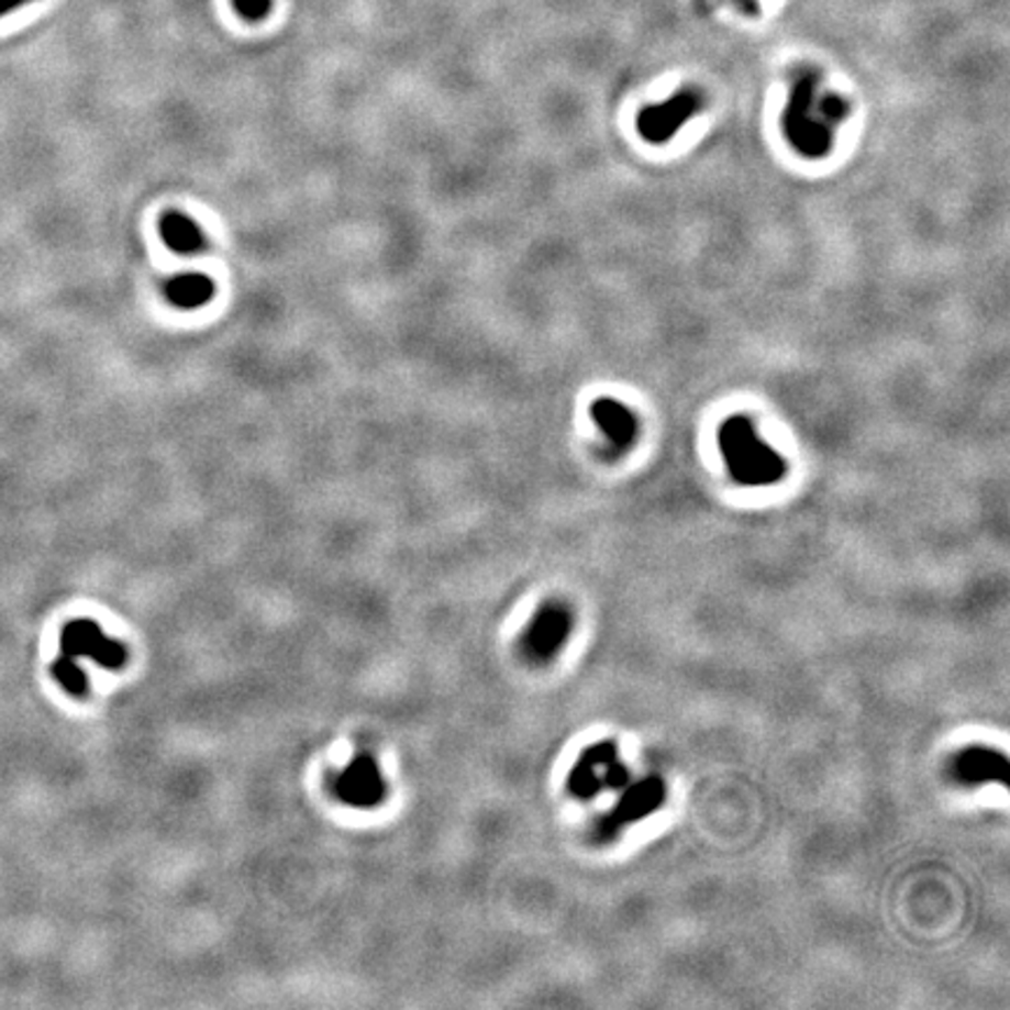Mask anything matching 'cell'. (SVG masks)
Returning <instances> with one entry per match:
<instances>
[{
	"mask_svg": "<svg viewBox=\"0 0 1010 1010\" xmlns=\"http://www.w3.org/2000/svg\"><path fill=\"white\" fill-rule=\"evenodd\" d=\"M850 106L835 91H823L817 73H800L793 82L791 97L784 108V136L793 151L819 159L831 153L835 130L847 120Z\"/></svg>",
	"mask_w": 1010,
	"mask_h": 1010,
	"instance_id": "1",
	"label": "cell"
},
{
	"mask_svg": "<svg viewBox=\"0 0 1010 1010\" xmlns=\"http://www.w3.org/2000/svg\"><path fill=\"white\" fill-rule=\"evenodd\" d=\"M719 447L734 482L746 487H767L786 475L784 458L765 445L753 421L744 414L730 417L719 431Z\"/></svg>",
	"mask_w": 1010,
	"mask_h": 1010,
	"instance_id": "2",
	"label": "cell"
},
{
	"mask_svg": "<svg viewBox=\"0 0 1010 1010\" xmlns=\"http://www.w3.org/2000/svg\"><path fill=\"white\" fill-rule=\"evenodd\" d=\"M628 781L630 773L620 763L615 744L601 742L587 748L578 758L576 767L571 769V777H568V791L576 798L587 800L606 791V788L620 791V788L628 786Z\"/></svg>",
	"mask_w": 1010,
	"mask_h": 1010,
	"instance_id": "3",
	"label": "cell"
},
{
	"mask_svg": "<svg viewBox=\"0 0 1010 1010\" xmlns=\"http://www.w3.org/2000/svg\"><path fill=\"white\" fill-rule=\"evenodd\" d=\"M62 657L78 663L80 657L95 659L103 669H120L126 663V651L120 641L110 639L95 620L80 618L68 622L62 632Z\"/></svg>",
	"mask_w": 1010,
	"mask_h": 1010,
	"instance_id": "4",
	"label": "cell"
},
{
	"mask_svg": "<svg viewBox=\"0 0 1010 1010\" xmlns=\"http://www.w3.org/2000/svg\"><path fill=\"white\" fill-rule=\"evenodd\" d=\"M702 108V95L697 89H684L665 103L641 110L636 120L641 138L648 143H665Z\"/></svg>",
	"mask_w": 1010,
	"mask_h": 1010,
	"instance_id": "5",
	"label": "cell"
},
{
	"mask_svg": "<svg viewBox=\"0 0 1010 1010\" xmlns=\"http://www.w3.org/2000/svg\"><path fill=\"white\" fill-rule=\"evenodd\" d=\"M333 791L342 802L367 810V807L381 802L384 793H387V781H384L373 758L358 756L335 777Z\"/></svg>",
	"mask_w": 1010,
	"mask_h": 1010,
	"instance_id": "6",
	"label": "cell"
},
{
	"mask_svg": "<svg viewBox=\"0 0 1010 1010\" xmlns=\"http://www.w3.org/2000/svg\"><path fill=\"white\" fill-rule=\"evenodd\" d=\"M568 632H571V613L566 606L545 603L524 634V651L531 659L545 663L566 644Z\"/></svg>",
	"mask_w": 1010,
	"mask_h": 1010,
	"instance_id": "7",
	"label": "cell"
},
{
	"mask_svg": "<svg viewBox=\"0 0 1010 1010\" xmlns=\"http://www.w3.org/2000/svg\"><path fill=\"white\" fill-rule=\"evenodd\" d=\"M665 800V781L659 777H648L639 784L624 786V793L615 810L603 819V829L609 835H615L624 825H630L639 819H644L659 810V804Z\"/></svg>",
	"mask_w": 1010,
	"mask_h": 1010,
	"instance_id": "8",
	"label": "cell"
},
{
	"mask_svg": "<svg viewBox=\"0 0 1010 1010\" xmlns=\"http://www.w3.org/2000/svg\"><path fill=\"white\" fill-rule=\"evenodd\" d=\"M590 414L597 429L603 433L606 443H609V449L622 454L634 445V440L639 437V419L628 406L611 398H601L595 402Z\"/></svg>",
	"mask_w": 1010,
	"mask_h": 1010,
	"instance_id": "9",
	"label": "cell"
},
{
	"mask_svg": "<svg viewBox=\"0 0 1010 1010\" xmlns=\"http://www.w3.org/2000/svg\"><path fill=\"white\" fill-rule=\"evenodd\" d=\"M954 777L964 784H987V781H997L1006 784V769L1008 761L1003 753L987 748V746H970L962 751L957 758L952 763Z\"/></svg>",
	"mask_w": 1010,
	"mask_h": 1010,
	"instance_id": "10",
	"label": "cell"
},
{
	"mask_svg": "<svg viewBox=\"0 0 1010 1010\" xmlns=\"http://www.w3.org/2000/svg\"><path fill=\"white\" fill-rule=\"evenodd\" d=\"M164 296L178 309H199L207 307L215 296V284L211 277L201 271H182L176 274L164 286Z\"/></svg>",
	"mask_w": 1010,
	"mask_h": 1010,
	"instance_id": "11",
	"label": "cell"
},
{
	"mask_svg": "<svg viewBox=\"0 0 1010 1010\" xmlns=\"http://www.w3.org/2000/svg\"><path fill=\"white\" fill-rule=\"evenodd\" d=\"M164 244L178 255H195L204 248V232L186 213H167L159 225Z\"/></svg>",
	"mask_w": 1010,
	"mask_h": 1010,
	"instance_id": "12",
	"label": "cell"
},
{
	"mask_svg": "<svg viewBox=\"0 0 1010 1010\" xmlns=\"http://www.w3.org/2000/svg\"><path fill=\"white\" fill-rule=\"evenodd\" d=\"M52 676L57 678L62 688L73 697H82L87 692V676L80 669V665L73 663V659H66L59 655L52 663Z\"/></svg>",
	"mask_w": 1010,
	"mask_h": 1010,
	"instance_id": "13",
	"label": "cell"
},
{
	"mask_svg": "<svg viewBox=\"0 0 1010 1010\" xmlns=\"http://www.w3.org/2000/svg\"><path fill=\"white\" fill-rule=\"evenodd\" d=\"M232 8L244 22L258 24V22H265L269 16L274 8V0H232Z\"/></svg>",
	"mask_w": 1010,
	"mask_h": 1010,
	"instance_id": "14",
	"label": "cell"
},
{
	"mask_svg": "<svg viewBox=\"0 0 1010 1010\" xmlns=\"http://www.w3.org/2000/svg\"><path fill=\"white\" fill-rule=\"evenodd\" d=\"M29 3H33V0H0V16H5L10 12H14V10H20V8L29 5Z\"/></svg>",
	"mask_w": 1010,
	"mask_h": 1010,
	"instance_id": "15",
	"label": "cell"
},
{
	"mask_svg": "<svg viewBox=\"0 0 1010 1010\" xmlns=\"http://www.w3.org/2000/svg\"><path fill=\"white\" fill-rule=\"evenodd\" d=\"M734 3H737L744 12H751V14L758 10V8H756V0H734Z\"/></svg>",
	"mask_w": 1010,
	"mask_h": 1010,
	"instance_id": "16",
	"label": "cell"
}]
</instances>
